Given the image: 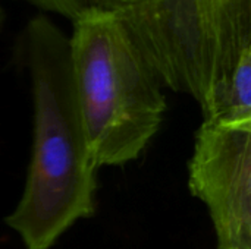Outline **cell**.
Returning a JSON list of instances; mask_svg holds the SVG:
<instances>
[{
  "mask_svg": "<svg viewBox=\"0 0 251 249\" xmlns=\"http://www.w3.org/2000/svg\"><path fill=\"white\" fill-rule=\"evenodd\" d=\"M15 54L31 81L32 150L22 197L6 225L26 249H49L94 214L99 169L74 90L69 37L37 15L22 29Z\"/></svg>",
  "mask_w": 251,
  "mask_h": 249,
  "instance_id": "1",
  "label": "cell"
},
{
  "mask_svg": "<svg viewBox=\"0 0 251 249\" xmlns=\"http://www.w3.org/2000/svg\"><path fill=\"white\" fill-rule=\"evenodd\" d=\"M163 90L216 125L251 123V0H140L115 10Z\"/></svg>",
  "mask_w": 251,
  "mask_h": 249,
  "instance_id": "2",
  "label": "cell"
},
{
  "mask_svg": "<svg viewBox=\"0 0 251 249\" xmlns=\"http://www.w3.org/2000/svg\"><path fill=\"white\" fill-rule=\"evenodd\" d=\"M74 90L97 169L137 160L159 132L166 97L115 10L72 22Z\"/></svg>",
  "mask_w": 251,
  "mask_h": 249,
  "instance_id": "3",
  "label": "cell"
},
{
  "mask_svg": "<svg viewBox=\"0 0 251 249\" xmlns=\"http://www.w3.org/2000/svg\"><path fill=\"white\" fill-rule=\"evenodd\" d=\"M188 189L207 208L216 249H251V123L201 122Z\"/></svg>",
  "mask_w": 251,
  "mask_h": 249,
  "instance_id": "4",
  "label": "cell"
},
{
  "mask_svg": "<svg viewBox=\"0 0 251 249\" xmlns=\"http://www.w3.org/2000/svg\"><path fill=\"white\" fill-rule=\"evenodd\" d=\"M15 1H25L32 4L34 7L56 13L75 22L81 16L87 15L93 10H118L124 6L135 3L138 0H15Z\"/></svg>",
  "mask_w": 251,
  "mask_h": 249,
  "instance_id": "5",
  "label": "cell"
},
{
  "mask_svg": "<svg viewBox=\"0 0 251 249\" xmlns=\"http://www.w3.org/2000/svg\"><path fill=\"white\" fill-rule=\"evenodd\" d=\"M4 23H6V12H4V9H3L1 4H0V32H1Z\"/></svg>",
  "mask_w": 251,
  "mask_h": 249,
  "instance_id": "6",
  "label": "cell"
},
{
  "mask_svg": "<svg viewBox=\"0 0 251 249\" xmlns=\"http://www.w3.org/2000/svg\"><path fill=\"white\" fill-rule=\"evenodd\" d=\"M138 1H140V0H138Z\"/></svg>",
  "mask_w": 251,
  "mask_h": 249,
  "instance_id": "7",
  "label": "cell"
}]
</instances>
